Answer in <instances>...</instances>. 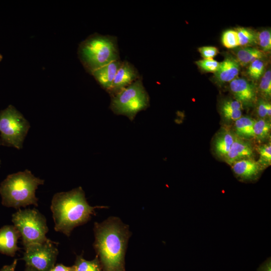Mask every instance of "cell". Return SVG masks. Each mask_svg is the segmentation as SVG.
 I'll list each match as a JSON object with an SVG mask.
<instances>
[{
	"instance_id": "cell-1",
	"label": "cell",
	"mask_w": 271,
	"mask_h": 271,
	"mask_svg": "<svg viewBox=\"0 0 271 271\" xmlns=\"http://www.w3.org/2000/svg\"><path fill=\"white\" fill-rule=\"evenodd\" d=\"M94 248L103 271H125L124 257L131 235L127 225L117 217H110L94 223Z\"/></svg>"
},
{
	"instance_id": "cell-2",
	"label": "cell",
	"mask_w": 271,
	"mask_h": 271,
	"mask_svg": "<svg viewBox=\"0 0 271 271\" xmlns=\"http://www.w3.org/2000/svg\"><path fill=\"white\" fill-rule=\"evenodd\" d=\"M104 206H91L81 187L68 192L56 193L50 206L56 231L69 236L73 229L87 223L95 214V209Z\"/></svg>"
},
{
	"instance_id": "cell-3",
	"label": "cell",
	"mask_w": 271,
	"mask_h": 271,
	"mask_svg": "<svg viewBox=\"0 0 271 271\" xmlns=\"http://www.w3.org/2000/svg\"><path fill=\"white\" fill-rule=\"evenodd\" d=\"M44 183L28 170L8 175L0 186L2 204L16 209L30 205L38 206L36 190Z\"/></svg>"
},
{
	"instance_id": "cell-4",
	"label": "cell",
	"mask_w": 271,
	"mask_h": 271,
	"mask_svg": "<svg viewBox=\"0 0 271 271\" xmlns=\"http://www.w3.org/2000/svg\"><path fill=\"white\" fill-rule=\"evenodd\" d=\"M114 37L93 35L81 43L79 48L80 60L90 73L113 61L119 60Z\"/></svg>"
},
{
	"instance_id": "cell-5",
	"label": "cell",
	"mask_w": 271,
	"mask_h": 271,
	"mask_svg": "<svg viewBox=\"0 0 271 271\" xmlns=\"http://www.w3.org/2000/svg\"><path fill=\"white\" fill-rule=\"evenodd\" d=\"M149 95L141 78L112 96L110 107L116 114L126 116L132 120L138 112L149 106Z\"/></svg>"
},
{
	"instance_id": "cell-6",
	"label": "cell",
	"mask_w": 271,
	"mask_h": 271,
	"mask_svg": "<svg viewBox=\"0 0 271 271\" xmlns=\"http://www.w3.org/2000/svg\"><path fill=\"white\" fill-rule=\"evenodd\" d=\"M12 222L21 234L24 247L48 239L46 219L37 209H20L13 214Z\"/></svg>"
},
{
	"instance_id": "cell-7",
	"label": "cell",
	"mask_w": 271,
	"mask_h": 271,
	"mask_svg": "<svg viewBox=\"0 0 271 271\" xmlns=\"http://www.w3.org/2000/svg\"><path fill=\"white\" fill-rule=\"evenodd\" d=\"M30 127V123L23 115L9 105L0 111V145L22 149Z\"/></svg>"
},
{
	"instance_id": "cell-8",
	"label": "cell",
	"mask_w": 271,
	"mask_h": 271,
	"mask_svg": "<svg viewBox=\"0 0 271 271\" xmlns=\"http://www.w3.org/2000/svg\"><path fill=\"white\" fill-rule=\"evenodd\" d=\"M25 250L22 259L26 265L38 271H49L55 266L58 250L51 240L31 244Z\"/></svg>"
},
{
	"instance_id": "cell-9",
	"label": "cell",
	"mask_w": 271,
	"mask_h": 271,
	"mask_svg": "<svg viewBox=\"0 0 271 271\" xmlns=\"http://www.w3.org/2000/svg\"><path fill=\"white\" fill-rule=\"evenodd\" d=\"M139 78L140 75L136 68L128 62L123 61L108 92L113 96Z\"/></svg>"
},
{
	"instance_id": "cell-10",
	"label": "cell",
	"mask_w": 271,
	"mask_h": 271,
	"mask_svg": "<svg viewBox=\"0 0 271 271\" xmlns=\"http://www.w3.org/2000/svg\"><path fill=\"white\" fill-rule=\"evenodd\" d=\"M230 89L235 100L242 105H250L256 99L254 86L245 79L235 78L230 82Z\"/></svg>"
},
{
	"instance_id": "cell-11",
	"label": "cell",
	"mask_w": 271,
	"mask_h": 271,
	"mask_svg": "<svg viewBox=\"0 0 271 271\" xmlns=\"http://www.w3.org/2000/svg\"><path fill=\"white\" fill-rule=\"evenodd\" d=\"M21 237L19 231L14 225H5L0 229V253L14 256L19 248L17 245Z\"/></svg>"
},
{
	"instance_id": "cell-12",
	"label": "cell",
	"mask_w": 271,
	"mask_h": 271,
	"mask_svg": "<svg viewBox=\"0 0 271 271\" xmlns=\"http://www.w3.org/2000/svg\"><path fill=\"white\" fill-rule=\"evenodd\" d=\"M231 166L236 176L244 181H252L257 179L263 168L252 159L236 162Z\"/></svg>"
},
{
	"instance_id": "cell-13",
	"label": "cell",
	"mask_w": 271,
	"mask_h": 271,
	"mask_svg": "<svg viewBox=\"0 0 271 271\" xmlns=\"http://www.w3.org/2000/svg\"><path fill=\"white\" fill-rule=\"evenodd\" d=\"M253 152V147L249 142L235 136L229 151L224 159L228 164L232 165L242 160L252 159Z\"/></svg>"
},
{
	"instance_id": "cell-14",
	"label": "cell",
	"mask_w": 271,
	"mask_h": 271,
	"mask_svg": "<svg viewBox=\"0 0 271 271\" xmlns=\"http://www.w3.org/2000/svg\"><path fill=\"white\" fill-rule=\"evenodd\" d=\"M121 62L119 60L113 61L91 73L99 84L107 91L110 89Z\"/></svg>"
},
{
	"instance_id": "cell-15",
	"label": "cell",
	"mask_w": 271,
	"mask_h": 271,
	"mask_svg": "<svg viewBox=\"0 0 271 271\" xmlns=\"http://www.w3.org/2000/svg\"><path fill=\"white\" fill-rule=\"evenodd\" d=\"M239 66L236 60L227 58L220 63L218 70L214 73L216 79L220 83L230 82L238 75Z\"/></svg>"
},
{
	"instance_id": "cell-16",
	"label": "cell",
	"mask_w": 271,
	"mask_h": 271,
	"mask_svg": "<svg viewBox=\"0 0 271 271\" xmlns=\"http://www.w3.org/2000/svg\"><path fill=\"white\" fill-rule=\"evenodd\" d=\"M235 136L228 130H223L216 136L214 143V151L217 155L224 158L229 151Z\"/></svg>"
},
{
	"instance_id": "cell-17",
	"label": "cell",
	"mask_w": 271,
	"mask_h": 271,
	"mask_svg": "<svg viewBox=\"0 0 271 271\" xmlns=\"http://www.w3.org/2000/svg\"><path fill=\"white\" fill-rule=\"evenodd\" d=\"M220 111L223 118L228 121H235L242 115V105L236 100H225Z\"/></svg>"
},
{
	"instance_id": "cell-18",
	"label": "cell",
	"mask_w": 271,
	"mask_h": 271,
	"mask_svg": "<svg viewBox=\"0 0 271 271\" xmlns=\"http://www.w3.org/2000/svg\"><path fill=\"white\" fill-rule=\"evenodd\" d=\"M263 56V52L257 48L245 47L237 52L236 60L239 65L244 66L250 64L256 60L261 59Z\"/></svg>"
},
{
	"instance_id": "cell-19",
	"label": "cell",
	"mask_w": 271,
	"mask_h": 271,
	"mask_svg": "<svg viewBox=\"0 0 271 271\" xmlns=\"http://www.w3.org/2000/svg\"><path fill=\"white\" fill-rule=\"evenodd\" d=\"M255 120L248 116H242L235 121V129L240 137H253V125Z\"/></svg>"
},
{
	"instance_id": "cell-20",
	"label": "cell",
	"mask_w": 271,
	"mask_h": 271,
	"mask_svg": "<svg viewBox=\"0 0 271 271\" xmlns=\"http://www.w3.org/2000/svg\"><path fill=\"white\" fill-rule=\"evenodd\" d=\"M75 271H103L96 256L92 260H87L81 255L77 256L73 265Z\"/></svg>"
},
{
	"instance_id": "cell-21",
	"label": "cell",
	"mask_w": 271,
	"mask_h": 271,
	"mask_svg": "<svg viewBox=\"0 0 271 271\" xmlns=\"http://www.w3.org/2000/svg\"><path fill=\"white\" fill-rule=\"evenodd\" d=\"M270 123L265 119L255 120L253 125V137L259 141L265 140L269 135Z\"/></svg>"
},
{
	"instance_id": "cell-22",
	"label": "cell",
	"mask_w": 271,
	"mask_h": 271,
	"mask_svg": "<svg viewBox=\"0 0 271 271\" xmlns=\"http://www.w3.org/2000/svg\"><path fill=\"white\" fill-rule=\"evenodd\" d=\"M237 32L239 46H248L257 43V35L252 30L244 28H239Z\"/></svg>"
},
{
	"instance_id": "cell-23",
	"label": "cell",
	"mask_w": 271,
	"mask_h": 271,
	"mask_svg": "<svg viewBox=\"0 0 271 271\" xmlns=\"http://www.w3.org/2000/svg\"><path fill=\"white\" fill-rule=\"evenodd\" d=\"M221 42L227 48H233L239 46L237 32L236 30H228L221 37Z\"/></svg>"
},
{
	"instance_id": "cell-24",
	"label": "cell",
	"mask_w": 271,
	"mask_h": 271,
	"mask_svg": "<svg viewBox=\"0 0 271 271\" xmlns=\"http://www.w3.org/2000/svg\"><path fill=\"white\" fill-rule=\"evenodd\" d=\"M259 155V160L257 162L262 167L268 166L271 163V145L269 143L260 146L258 148Z\"/></svg>"
},
{
	"instance_id": "cell-25",
	"label": "cell",
	"mask_w": 271,
	"mask_h": 271,
	"mask_svg": "<svg viewBox=\"0 0 271 271\" xmlns=\"http://www.w3.org/2000/svg\"><path fill=\"white\" fill-rule=\"evenodd\" d=\"M264 67V63L261 59L256 60L249 64L248 74L253 79H258L263 75Z\"/></svg>"
},
{
	"instance_id": "cell-26",
	"label": "cell",
	"mask_w": 271,
	"mask_h": 271,
	"mask_svg": "<svg viewBox=\"0 0 271 271\" xmlns=\"http://www.w3.org/2000/svg\"><path fill=\"white\" fill-rule=\"evenodd\" d=\"M261 93L266 98H269L271 95V71L270 69L265 72L262 76L259 86Z\"/></svg>"
},
{
	"instance_id": "cell-27",
	"label": "cell",
	"mask_w": 271,
	"mask_h": 271,
	"mask_svg": "<svg viewBox=\"0 0 271 271\" xmlns=\"http://www.w3.org/2000/svg\"><path fill=\"white\" fill-rule=\"evenodd\" d=\"M258 43L264 52H269L271 49V32L269 30H264L257 35Z\"/></svg>"
},
{
	"instance_id": "cell-28",
	"label": "cell",
	"mask_w": 271,
	"mask_h": 271,
	"mask_svg": "<svg viewBox=\"0 0 271 271\" xmlns=\"http://www.w3.org/2000/svg\"><path fill=\"white\" fill-rule=\"evenodd\" d=\"M196 64L203 70L215 73L220 63L213 59H203L196 62Z\"/></svg>"
},
{
	"instance_id": "cell-29",
	"label": "cell",
	"mask_w": 271,
	"mask_h": 271,
	"mask_svg": "<svg viewBox=\"0 0 271 271\" xmlns=\"http://www.w3.org/2000/svg\"><path fill=\"white\" fill-rule=\"evenodd\" d=\"M204 59H213L218 53V49L213 46H203L198 49Z\"/></svg>"
},
{
	"instance_id": "cell-30",
	"label": "cell",
	"mask_w": 271,
	"mask_h": 271,
	"mask_svg": "<svg viewBox=\"0 0 271 271\" xmlns=\"http://www.w3.org/2000/svg\"><path fill=\"white\" fill-rule=\"evenodd\" d=\"M266 103L264 100L260 99L257 103V113L260 118L265 119L267 116Z\"/></svg>"
},
{
	"instance_id": "cell-31",
	"label": "cell",
	"mask_w": 271,
	"mask_h": 271,
	"mask_svg": "<svg viewBox=\"0 0 271 271\" xmlns=\"http://www.w3.org/2000/svg\"><path fill=\"white\" fill-rule=\"evenodd\" d=\"M49 271H75V268L74 265L67 266L63 264H58Z\"/></svg>"
},
{
	"instance_id": "cell-32",
	"label": "cell",
	"mask_w": 271,
	"mask_h": 271,
	"mask_svg": "<svg viewBox=\"0 0 271 271\" xmlns=\"http://www.w3.org/2000/svg\"><path fill=\"white\" fill-rule=\"evenodd\" d=\"M257 271H271L270 258H268L258 268Z\"/></svg>"
},
{
	"instance_id": "cell-33",
	"label": "cell",
	"mask_w": 271,
	"mask_h": 271,
	"mask_svg": "<svg viewBox=\"0 0 271 271\" xmlns=\"http://www.w3.org/2000/svg\"><path fill=\"white\" fill-rule=\"evenodd\" d=\"M17 264V259H16L11 264L4 266L0 271H15Z\"/></svg>"
},
{
	"instance_id": "cell-34",
	"label": "cell",
	"mask_w": 271,
	"mask_h": 271,
	"mask_svg": "<svg viewBox=\"0 0 271 271\" xmlns=\"http://www.w3.org/2000/svg\"><path fill=\"white\" fill-rule=\"evenodd\" d=\"M266 113L267 116L269 117L271 115V105L269 102L266 103Z\"/></svg>"
},
{
	"instance_id": "cell-35",
	"label": "cell",
	"mask_w": 271,
	"mask_h": 271,
	"mask_svg": "<svg viewBox=\"0 0 271 271\" xmlns=\"http://www.w3.org/2000/svg\"><path fill=\"white\" fill-rule=\"evenodd\" d=\"M25 271H38V270H37V269H36L35 268L26 265V268Z\"/></svg>"
},
{
	"instance_id": "cell-36",
	"label": "cell",
	"mask_w": 271,
	"mask_h": 271,
	"mask_svg": "<svg viewBox=\"0 0 271 271\" xmlns=\"http://www.w3.org/2000/svg\"><path fill=\"white\" fill-rule=\"evenodd\" d=\"M3 59V56L2 55L0 54V62L1 61V60H2Z\"/></svg>"
},
{
	"instance_id": "cell-37",
	"label": "cell",
	"mask_w": 271,
	"mask_h": 271,
	"mask_svg": "<svg viewBox=\"0 0 271 271\" xmlns=\"http://www.w3.org/2000/svg\"><path fill=\"white\" fill-rule=\"evenodd\" d=\"M1 160H0V166H1Z\"/></svg>"
}]
</instances>
